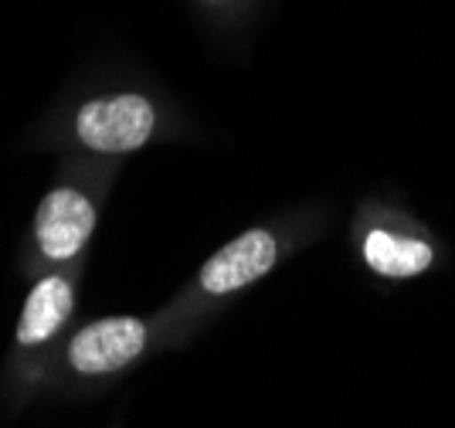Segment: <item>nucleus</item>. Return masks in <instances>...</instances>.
<instances>
[{
    "label": "nucleus",
    "mask_w": 455,
    "mask_h": 428,
    "mask_svg": "<svg viewBox=\"0 0 455 428\" xmlns=\"http://www.w3.org/2000/svg\"><path fill=\"white\" fill-rule=\"evenodd\" d=\"M147 343V327L133 317L99 319L72 340V364L82 374H106L126 367Z\"/></svg>",
    "instance_id": "nucleus-3"
},
{
    "label": "nucleus",
    "mask_w": 455,
    "mask_h": 428,
    "mask_svg": "<svg viewBox=\"0 0 455 428\" xmlns=\"http://www.w3.org/2000/svg\"><path fill=\"white\" fill-rule=\"evenodd\" d=\"M78 140L99 153H126L143 147L153 133V106L143 95L95 99L76 119Z\"/></svg>",
    "instance_id": "nucleus-1"
},
{
    "label": "nucleus",
    "mask_w": 455,
    "mask_h": 428,
    "mask_svg": "<svg viewBox=\"0 0 455 428\" xmlns=\"http://www.w3.org/2000/svg\"><path fill=\"white\" fill-rule=\"evenodd\" d=\"M363 259L378 276L408 279L432 265V248L418 238H401L391 231H371L363 242Z\"/></svg>",
    "instance_id": "nucleus-6"
},
{
    "label": "nucleus",
    "mask_w": 455,
    "mask_h": 428,
    "mask_svg": "<svg viewBox=\"0 0 455 428\" xmlns=\"http://www.w3.org/2000/svg\"><path fill=\"white\" fill-rule=\"evenodd\" d=\"M272 262H275V238L262 228H251L242 238L228 242L218 255H211L208 265L201 269V286L214 296H225L262 279Z\"/></svg>",
    "instance_id": "nucleus-4"
},
{
    "label": "nucleus",
    "mask_w": 455,
    "mask_h": 428,
    "mask_svg": "<svg viewBox=\"0 0 455 428\" xmlns=\"http://www.w3.org/2000/svg\"><path fill=\"white\" fill-rule=\"evenodd\" d=\"M68 313H72V286L58 279V276L41 279L28 296V306H24V317H20L18 327V340L20 343L48 340L68 319Z\"/></svg>",
    "instance_id": "nucleus-5"
},
{
    "label": "nucleus",
    "mask_w": 455,
    "mask_h": 428,
    "mask_svg": "<svg viewBox=\"0 0 455 428\" xmlns=\"http://www.w3.org/2000/svg\"><path fill=\"white\" fill-rule=\"evenodd\" d=\"M95 228V207L85 194L72 187H58L41 201L35 214V235L48 259H72L89 242Z\"/></svg>",
    "instance_id": "nucleus-2"
}]
</instances>
